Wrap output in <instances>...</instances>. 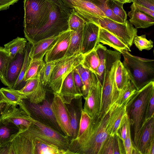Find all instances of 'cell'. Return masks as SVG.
<instances>
[{
  "mask_svg": "<svg viewBox=\"0 0 154 154\" xmlns=\"http://www.w3.org/2000/svg\"><path fill=\"white\" fill-rule=\"evenodd\" d=\"M154 140V117H152L143 126L140 132L137 150L139 154H147L149 146Z\"/></svg>",
  "mask_w": 154,
  "mask_h": 154,
  "instance_id": "cell-20",
  "label": "cell"
},
{
  "mask_svg": "<svg viewBox=\"0 0 154 154\" xmlns=\"http://www.w3.org/2000/svg\"><path fill=\"white\" fill-rule=\"evenodd\" d=\"M0 154H13L11 141L0 146Z\"/></svg>",
  "mask_w": 154,
  "mask_h": 154,
  "instance_id": "cell-54",
  "label": "cell"
},
{
  "mask_svg": "<svg viewBox=\"0 0 154 154\" xmlns=\"http://www.w3.org/2000/svg\"><path fill=\"white\" fill-rule=\"evenodd\" d=\"M114 141V136H110L103 146L101 154H113Z\"/></svg>",
  "mask_w": 154,
  "mask_h": 154,
  "instance_id": "cell-48",
  "label": "cell"
},
{
  "mask_svg": "<svg viewBox=\"0 0 154 154\" xmlns=\"http://www.w3.org/2000/svg\"><path fill=\"white\" fill-rule=\"evenodd\" d=\"M7 105V103L0 100V121L2 118L3 115Z\"/></svg>",
  "mask_w": 154,
  "mask_h": 154,
  "instance_id": "cell-57",
  "label": "cell"
},
{
  "mask_svg": "<svg viewBox=\"0 0 154 154\" xmlns=\"http://www.w3.org/2000/svg\"><path fill=\"white\" fill-rule=\"evenodd\" d=\"M59 35L42 39L31 45L29 53L31 59L43 60L47 52L54 45Z\"/></svg>",
  "mask_w": 154,
  "mask_h": 154,
  "instance_id": "cell-22",
  "label": "cell"
},
{
  "mask_svg": "<svg viewBox=\"0 0 154 154\" xmlns=\"http://www.w3.org/2000/svg\"><path fill=\"white\" fill-rule=\"evenodd\" d=\"M82 97V96L75 98L70 103L66 104L72 131V136L70 140L75 139L77 137L82 113L83 110Z\"/></svg>",
  "mask_w": 154,
  "mask_h": 154,
  "instance_id": "cell-18",
  "label": "cell"
},
{
  "mask_svg": "<svg viewBox=\"0 0 154 154\" xmlns=\"http://www.w3.org/2000/svg\"><path fill=\"white\" fill-rule=\"evenodd\" d=\"M73 77L75 85L78 93L82 96L83 84L80 76L75 68L73 70Z\"/></svg>",
  "mask_w": 154,
  "mask_h": 154,
  "instance_id": "cell-50",
  "label": "cell"
},
{
  "mask_svg": "<svg viewBox=\"0 0 154 154\" xmlns=\"http://www.w3.org/2000/svg\"><path fill=\"white\" fill-rule=\"evenodd\" d=\"M98 42L108 45L122 54L126 51H131L130 48L116 36L100 26Z\"/></svg>",
  "mask_w": 154,
  "mask_h": 154,
  "instance_id": "cell-24",
  "label": "cell"
},
{
  "mask_svg": "<svg viewBox=\"0 0 154 154\" xmlns=\"http://www.w3.org/2000/svg\"><path fill=\"white\" fill-rule=\"evenodd\" d=\"M100 26L89 22L85 23L82 33L80 53L84 55L94 50L98 44Z\"/></svg>",
  "mask_w": 154,
  "mask_h": 154,
  "instance_id": "cell-14",
  "label": "cell"
},
{
  "mask_svg": "<svg viewBox=\"0 0 154 154\" xmlns=\"http://www.w3.org/2000/svg\"><path fill=\"white\" fill-rule=\"evenodd\" d=\"M27 116L24 111L17 106L7 103L2 119L13 123L21 132L26 130L31 123L28 119Z\"/></svg>",
  "mask_w": 154,
  "mask_h": 154,
  "instance_id": "cell-16",
  "label": "cell"
},
{
  "mask_svg": "<svg viewBox=\"0 0 154 154\" xmlns=\"http://www.w3.org/2000/svg\"><path fill=\"white\" fill-rule=\"evenodd\" d=\"M128 13L129 22L135 28H146L154 25V18L140 11L133 3Z\"/></svg>",
  "mask_w": 154,
  "mask_h": 154,
  "instance_id": "cell-21",
  "label": "cell"
},
{
  "mask_svg": "<svg viewBox=\"0 0 154 154\" xmlns=\"http://www.w3.org/2000/svg\"><path fill=\"white\" fill-rule=\"evenodd\" d=\"M25 50L11 58L6 77L2 82L5 86L12 88L20 73L23 64Z\"/></svg>",
  "mask_w": 154,
  "mask_h": 154,
  "instance_id": "cell-19",
  "label": "cell"
},
{
  "mask_svg": "<svg viewBox=\"0 0 154 154\" xmlns=\"http://www.w3.org/2000/svg\"><path fill=\"white\" fill-rule=\"evenodd\" d=\"M127 115V113L126 112L123 118L119 131H119L120 132V134H119L123 143L125 139L126 135L127 126L126 118Z\"/></svg>",
  "mask_w": 154,
  "mask_h": 154,
  "instance_id": "cell-52",
  "label": "cell"
},
{
  "mask_svg": "<svg viewBox=\"0 0 154 154\" xmlns=\"http://www.w3.org/2000/svg\"></svg>",
  "mask_w": 154,
  "mask_h": 154,
  "instance_id": "cell-61",
  "label": "cell"
},
{
  "mask_svg": "<svg viewBox=\"0 0 154 154\" xmlns=\"http://www.w3.org/2000/svg\"><path fill=\"white\" fill-rule=\"evenodd\" d=\"M27 43L26 38L17 37L5 44L4 48L12 58L25 51Z\"/></svg>",
  "mask_w": 154,
  "mask_h": 154,
  "instance_id": "cell-31",
  "label": "cell"
},
{
  "mask_svg": "<svg viewBox=\"0 0 154 154\" xmlns=\"http://www.w3.org/2000/svg\"><path fill=\"white\" fill-rule=\"evenodd\" d=\"M114 136L113 154H125L124 145L119 133H118Z\"/></svg>",
  "mask_w": 154,
  "mask_h": 154,
  "instance_id": "cell-47",
  "label": "cell"
},
{
  "mask_svg": "<svg viewBox=\"0 0 154 154\" xmlns=\"http://www.w3.org/2000/svg\"><path fill=\"white\" fill-rule=\"evenodd\" d=\"M75 68L80 76L83 83L82 94L84 99L92 87L96 84L99 80L95 73L84 67L81 64Z\"/></svg>",
  "mask_w": 154,
  "mask_h": 154,
  "instance_id": "cell-26",
  "label": "cell"
},
{
  "mask_svg": "<svg viewBox=\"0 0 154 154\" xmlns=\"http://www.w3.org/2000/svg\"><path fill=\"white\" fill-rule=\"evenodd\" d=\"M70 8L73 9L86 22L94 23L98 19L106 17L91 0H72Z\"/></svg>",
  "mask_w": 154,
  "mask_h": 154,
  "instance_id": "cell-12",
  "label": "cell"
},
{
  "mask_svg": "<svg viewBox=\"0 0 154 154\" xmlns=\"http://www.w3.org/2000/svg\"><path fill=\"white\" fill-rule=\"evenodd\" d=\"M81 64L87 69L96 74L99 64V59L95 49L83 55Z\"/></svg>",
  "mask_w": 154,
  "mask_h": 154,
  "instance_id": "cell-34",
  "label": "cell"
},
{
  "mask_svg": "<svg viewBox=\"0 0 154 154\" xmlns=\"http://www.w3.org/2000/svg\"><path fill=\"white\" fill-rule=\"evenodd\" d=\"M135 6L140 11L154 18V11L146 7L134 3Z\"/></svg>",
  "mask_w": 154,
  "mask_h": 154,
  "instance_id": "cell-56",
  "label": "cell"
},
{
  "mask_svg": "<svg viewBox=\"0 0 154 154\" xmlns=\"http://www.w3.org/2000/svg\"></svg>",
  "mask_w": 154,
  "mask_h": 154,
  "instance_id": "cell-62",
  "label": "cell"
},
{
  "mask_svg": "<svg viewBox=\"0 0 154 154\" xmlns=\"http://www.w3.org/2000/svg\"><path fill=\"white\" fill-rule=\"evenodd\" d=\"M71 36V30L60 34L53 46L45 55V63L56 61L63 58L67 51Z\"/></svg>",
  "mask_w": 154,
  "mask_h": 154,
  "instance_id": "cell-17",
  "label": "cell"
},
{
  "mask_svg": "<svg viewBox=\"0 0 154 154\" xmlns=\"http://www.w3.org/2000/svg\"><path fill=\"white\" fill-rule=\"evenodd\" d=\"M82 30L76 31L71 30L69 45L64 57H69L75 53H80Z\"/></svg>",
  "mask_w": 154,
  "mask_h": 154,
  "instance_id": "cell-32",
  "label": "cell"
},
{
  "mask_svg": "<svg viewBox=\"0 0 154 154\" xmlns=\"http://www.w3.org/2000/svg\"><path fill=\"white\" fill-rule=\"evenodd\" d=\"M70 14L55 4L51 11L48 20L28 42L32 45L42 39L58 36L68 30Z\"/></svg>",
  "mask_w": 154,
  "mask_h": 154,
  "instance_id": "cell-7",
  "label": "cell"
},
{
  "mask_svg": "<svg viewBox=\"0 0 154 154\" xmlns=\"http://www.w3.org/2000/svg\"><path fill=\"white\" fill-rule=\"evenodd\" d=\"M132 2L154 11V0H132Z\"/></svg>",
  "mask_w": 154,
  "mask_h": 154,
  "instance_id": "cell-51",
  "label": "cell"
},
{
  "mask_svg": "<svg viewBox=\"0 0 154 154\" xmlns=\"http://www.w3.org/2000/svg\"><path fill=\"white\" fill-rule=\"evenodd\" d=\"M68 8H70L71 2L72 0H62Z\"/></svg>",
  "mask_w": 154,
  "mask_h": 154,
  "instance_id": "cell-59",
  "label": "cell"
},
{
  "mask_svg": "<svg viewBox=\"0 0 154 154\" xmlns=\"http://www.w3.org/2000/svg\"><path fill=\"white\" fill-rule=\"evenodd\" d=\"M122 54L123 64L130 81L137 90L152 81H154V60L131 55L128 51Z\"/></svg>",
  "mask_w": 154,
  "mask_h": 154,
  "instance_id": "cell-5",
  "label": "cell"
},
{
  "mask_svg": "<svg viewBox=\"0 0 154 154\" xmlns=\"http://www.w3.org/2000/svg\"><path fill=\"white\" fill-rule=\"evenodd\" d=\"M58 94L66 104L70 103L75 98L82 96L78 93L75 85L73 71L64 80L60 91Z\"/></svg>",
  "mask_w": 154,
  "mask_h": 154,
  "instance_id": "cell-23",
  "label": "cell"
},
{
  "mask_svg": "<svg viewBox=\"0 0 154 154\" xmlns=\"http://www.w3.org/2000/svg\"><path fill=\"white\" fill-rule=\"evenodd\" d=\"M0 100L6 103L13 105H18L25 97L18 90L8 87L0 89Z\"/></svg>",
  "mask_w": 154,
  "mask_h": 154,
  "instance_id": "cell-30",
  "label": "cell"
},
{
  "mask_svg": "<svg viewBox=\"0 0 154 154\" xmlns=\"http://www.w3.org/2000/svg\"><path fill=\"white\" fill-rule=\"evenodd\" d=\"M51 102L46 97L40 103H33L28 99H24L18 105L28 116L63 134L52 110Z\"/></svg>",
  "mask_w": 154,
  "mask_h": 154,
  "instance_id": "cell-8",
  "label": "cell"
},
{
  "mask_svg": "<svg viewBox=\"0 0 154 154\" xmlns=\"http://www.w3.org/2000/svg\"><path fill=\"white\" fill-rule=\"evenodd\" d=\"M154 92V81H152L138 90L126 106V112L134 128L133 145L137 151L139 137L145 122L147 104Z\"/></svg>",
  "mask_w": 154,
  "mask_h": 154,
  "instance_id": "cell-3",
  "label": "cell"
},
{
  "mask_svg": "<svg viewBox=\"0 0 154 154\" xmlns=\"http://www.w3.org/2000/svg\"><path fill=\"white\" fill-rule=\"evenodd\" d=\"M102 85L99 81L93 86L87 96L84 98L85 102L83 111L91 118L99 115L100 108Z\"/></svg>",
  "mask_w": 154,
  "mask_h": 154,
  "instance_id": "cell-15",
  "label": "cell"
},
{
  "mask_svg": "<svg viewBox=\"0 0 154 154\" xmlns=\"http://www.w3.org/2000/svg\"><path fill=\"white\" fill-rule=\"evenodd\" d=\"M30 140L34 146V154H73L68 149H60L55 145L36 139Z\"/></svg>",
  "mask_w": 154,
  "mask_h": 154,
  "instance_id": "cell-27",
  "label": "cell"
},
{
  "mask_svg": "<svg viewBox=\"0 0 154 154\" xmlns=\"http://www.w3.org/2000/svg\"><path fill=\"white\" fill-rule=\"evenodd\" d=\"M121 53L107 49L105 53V67L102 84L101 99L99 116H102L111 106L119 100L120 92L114 81L115 70L118 60H121Z\"/></svg>",
  "mask_w": 154,
  "mask_h": 154,
  "instance_id": "cell-2",
  "label": "cell"
},
{
  "mask_svg": "<svg viewBox=\"0 0 154 154\" xmlns=\"http://www.w3.org/2000/svg\"><path fill=\"white\" fill-rule=\"evenodd\" d=\"M147 154H154V140L150 144Z\"/></svg>",
  "mask_w": 154,
  "mask_h": 154,
  "instance_id": "cell-58",
  "label": "cell"
},
{
  "mask_svg": "<svg viewBox=\"0 0 154 154\" xmlns=\"http://www.w3.org/2000/svg\"><path fill=\"white\" fill-rule=\"evenodd\" d=\"M120 108L117 101L103 116L91 118L88 127L82 135L70 140L68 149L73 154H101L104 143L110 136L113 120Z\"/></svg>",
  "mask_w": 154,
  "mask_h": 154,
  "instance_id": "cell-1",
  "label": "cell"
},
{
  "mask_svg": "<svg viewBox=\"0 0 154 154\" xmlns=\"http://www.w3.org/2000/svg\"><path fill=\"white\" fill-rule=\"evenodd\" d=\"M27 119L31 123L26 130L20 133L21 134L30 140L36 139L55 145L60 149H68L69 137L28 116Z\"/></svg>",
  "mask_w": 154,
  "mask_h": 154,
  "instance_id": "cell-6",
  "label": "cell"
},
{
  "mask_svg": "<svg viewBox=\"0 0 154 154\" xmlns=\"http://www.w3.org/2000/svg\"><path fill=\"white\" fill-rule=\"evenodd\" d=\"M93 3L105 14L106 17L121 23H124L122 20L115 15L109 7L107 0H91ZM125 23V22H124Z\"/></svg>",
  "mask_w": 154,
  "mask_h": 154,
  "instance_id": "cell-42",
  "label": "cell"
},
{
  "mask_svg": "<svg viewBox=\"0 0 154 154\" xmlns=\"http://www.w3.org/2000/svg\"><path fill=\"white\" fill-rule=\"evenodd\" d=\"M122 3H129L132 2V0H115Z\"/></svg>",
  "mask_w": 154,
  "mask_h": 154,
  "instance_id": "cell-60",
  "label": "cell"
},
{
  "mask_svg": "<svg viewBox=\"0 0 154 154\" xmlns=\"http://www.w3.org/2000/svg\"><path fill=\"white\" fill-rule=\"evenodd\" d=\"M137 91L132 82L130 81L125 89L120 92L119 101V106H126Z\"/></svg>",
  "mask_w": 154,
  "mask_h": 154,
  "instance_id": "cell-38",
  "label": "cell"
},
{
  "mask_svg": "<svg viewBox=\"0 0 154 154\" xmlns=\"http://www.w3.org/2000/svg\"><path fill=\"white\" fill-rule=\"evenodd\" d=\"M94 23L114 35L130 48L134 38L137 35V29L127 20L121 23L106 17L98 19Z\"/></svg>",
  "mask_w": 154,
  "mask_h": 154,
  "instance_id": "cell-10",
  "label": "cell"
},
{
  "mask_svg": "<svg viewBox=\"0 0 154 154\" xmlns=\"http://www.w3.org/2000/svg\"><path fill=\"white\" fill-rule=\"evenodd\" d=\"M126 113V106H122L113 121L111 128L110 136H113L119 132L123 118Z\"/></svg>",
  "mask_w": 154,
  "mask_h": 154,
  "instance_id": "cell-45",
  "label": "cell"
},
{
  "mask_svg": "<svg viewBox=\"0 0 154 154\" xmlns=\"http://www.w3.org/2000/svg\"><path fill=\"white\" fill-rule=\"evenodd\" d=\"M23 3V31L28 41L48 20L55 4L46 0H24Z\"/></svg>",
  "mask_w": 154,
  "mask_h": 154,
  "instance_id": "cell-4",
  "label": "cell"
},
{
  "mask_svg": "<svg viewBox=\"0 0 154 154\" xmlns=\"http://www.w3.org/2000/svg\"><path fill=\"white\" fill-rule=\"evenodd\" d=\"M53 3L60 7L67 14H70L72 11V9L68 8L62 0H46Z\"/></svg>",
  "mask_w": 154,
  "mask_h": 154,
  "instance_id": "cell-53",
  "label": "cell"
},
{
  "mask_svg": "<svg viewBox=\"0 0 154 154\" xmlns=\"http://www.w3.org/2000/svg\"><path fill=\"white\" fill-rule=\"evenodd\" d=\"M91 119L88 115L83 110L82 113L77 137L80 136L87 129Z\"/></svg>",
  "mask_w": 154,
  "mask_h": 154,
  "instance_id": "cell-46",
  "label": "cell"
},
{
  "mask_svg": "<svg viewBox=\"0 0 154 154\" xmlns=\"http://www.w3.org/2000/svg\"><path fill=\"white\" fill-rule=\"evenodd\" d=\"M13 154H34L32 141L20 133L11 141Z\"/></svg>",
  "mask_w": 154,
  "mask_h": 154,
  "instance_id": "cell-25",
  "label": "cell"
},
{
  "mask_svg": "<svg viewBox=\"0 0 154 154\" xmlns=\"http://www.w3.org/2000/svg\"><path fill=\"white\" fill-rule=\"evenodd\" d=\"M86 22L78 15L73 9H72L68 20L69 29L75 31L82 30Z\"/></svg>",
  "mask_w": 154,
  "mask_h": 154,
  "instance_id": "cell-41",
  "label": "cell"
},
{
  "mask_svg": "<svg viewBox=\"0 0 154 154\" xmlns=\"http://www.w3.org/2000/svg\"><path fill=\"white\" fill-rule=\"evenodd\" d=\"M107 49L106 47L99 43L95 48L99 59V64L96 74L102 85L105 67V53Z\"/></svg>",
  "mask_w": 154,
  "mask_h": 154,
  "instance_id": "cell-36",
  "label": "cell"
},
{
  "mask_svg": "<svg viewBox=\"0 0 154 154\" xmlns=\"http://www.w3.org/2000/svg\"><path fill=\"white\" fill-rule=\"evenodd\" d=\"M83 55L80 53L57 61L48 84L53 93L58 94L66 77L78 65L81 64Z\"/></svg>",
  "mask_w": 154,
  "mask_h": 154,
  "instance_id": "cell-9",
  "label": "cell"
},
{
  "mask_svg": "<svg viewBox=\"0 0 154 154\" xmlns=\"http://www.w3.org/2000/svg\"><path fill=\"white\" fill-rule=\"evenodd\" d=\"M11 59L4 47L0 46V79L1 82L6 76Z\"/></svg>",
  "mask_w": 154,
  "mask_h": 154,
  "instance_id": "cell-37",
  "label": "cell"
},
{
  "mask_svg": "<svg viewBox=\"0 0 154 154\" xmlns=\"http://www.w3.org/2000/svg\"><path fill=\"white\" fill-rule=\"evenodd\" d=\"M51 108L57 122L63 134L70 138L72 131L68 110L65 104L58 94L53 93Z\"/></svg>",
  "mask_w": 154,
  "mask_h": 154,
  "instance_id": "cell-11",
  "label": "cell"
},
{
  "mask_svg": "<svg viewBox=\"0 0 154 154\" xmlns=\"http://www.w3.org/2000/svg\"><path fill=\"white\" fill-rule=\"evenodd\" d=\"M57 61L45 63L44 66L39 73L38 77L40 81L45 86L48 85L52 72Z\"/></svg>",
  "mask_w": 154,
  "mask_h": 154,
  "instance_id": "cell-39",
  "label": "cell"
},
{
  "mask_svg": "<svg viewBox=\"0 0 154 154\" xmlns=\"http://www.w3.org/2000/svg\"><path fill=\"white\" fill-rule=\"evenodd\" d=\"M20 132L14 124L2 119L0 121V146L11 141Z\"/></svg>",
  "mask_w": 154,
  "mask_h": 154,
  "instance_id": "cell-28",
  "label": "cell"
},
{
  "mask_svg": "<svg viewBox=\"0 0 154 154\" xmlns=\"http://www.w3.org/2000/svg\"><path fill=\"white\" fill-rule=\"evenodd\" d=\"M107 3L114 14L124 23L127 19V15L123 8L124 4L115 0H107Z\"/></svg>",
  "mask_w": 154,
  "mask_h": 154,
  "instance_id": "cell-40",
  "label": "cell"
},
{
  "mask_svg": "<svg viewBox=\"0 0 154 154\" xmlns=\"http://www.w3.org/2000/svg\"><path fill=\"white\" fill-rule=\"evenodd\" d=\"M19 0H0V11L8 8L10 6L17 2Z\"/></svg>",
  "mask_w": 154,
  "mask_h": 154,
  "instance_id": "cell-55",
  "label": "cell"
},
{
  "mask_svg": "<svg viewBox=\"0 0 154 154\" xmlns=\"http://www.w3.org/2000/svg\"><path fill=\"white\" fill-rule=\"evenodd\" d=\"M130 80L128 73L121 60H118L115 70L114 81L116 86L121 92L126 87Z\"/></svg>",
  "mask_w": 154,
  "mask_h": 154,
  "instance_id": "cell-29",
  "label": "cell"
},
{
  "mask_svg": "<svg viewBox=\"0 0 154 154\" xmlns=\"http://www.w3.org/2000/svg\"><path fill=\"white\" fill-rule=\"evenodd\" d=\"M133 43L140 51L144 50H149L153 47V41L147 39L145 34L135 36L134 39Z\"/></svg>",
  "mask_w": 154,
  "mask_h": 154,
  "instance_id": "cell-43",
  "label": "cell"
},
{
  "mask_svg": "<svg viewBox=\"0 0 154 154\" xmlns=\"http://www.w3.org/2000/svg\"><path fill=\"white\" fill-rule=\"evenodd\" d=\"M127 131L125 139L123 143L125 154H132L134 149L131 136V126L129 117L127 114L126 118Z\"/></svg>",
  "mask_w": 154,
  "mask_h": 154,
  "instance_id": "cell-44",
  "label": "cell"
},
{
  "mask_svg": "<svg viewBox=\"0 0 154 154\" xmlns=\"http://www.w3.org/2000/svg\"><path fill=\"white\" fill-rule=\"evenodd\" d=\"M31 44L29 42L27 43L25 50V55L23 64L19 77L12 89L18 90L21 89L25 85L24 78L31 60L29 53Z\"/></svg>",
  "mask_w": 154,
  "mask_h": 154,
  "instance_id": "cell-33",
  "label": "cell"
},
{
  "mask_svg": "<svg viewBox=\"0 0 154 154\" xmlns=\"http://www.w3.org/2000/svg\"><path fill=\"white\" fill-rule=\"evenodd\" d=\"M45 63L43 60L31 59L24 76V81L26 82L30 79L38 77Z\"/></svg>",
  "mask_w": 154,
  "mask_h": 154,
  "instance_id": "cell-35",
  "label": "cell"
},
{
  "mask_svg": "<svg viewBox=\"0 0 154 154\" xmlns=\"http://www.w3.org/2000/svg\"><path fill=\"white\" fill-rule=\"evenodd\" d=\"M45 86L37 77L27 81L25 85L18 91L30 102L38 104L42 103L46 97Z\"/></svg>",
  "mask_w": 154,
  "mask_h": 154,
  "instance_id": "cell-13",
  "label": "cell"
},
{
  "mask_svg": "<svg viewBox=\"0 0 154 154\" xmlns=\"http://www.w3.org/2000/svg\"><path fill=\"white\" fill-rule=\"evenodd\" d=\"M154 115V92L151 96L146 108L144 123Z\"/></svg>",
  "mask_w": 154,
  "mask_h": 154,
  "instance_id": "cell-49",
  "label": "cell"
}]
</instances>
